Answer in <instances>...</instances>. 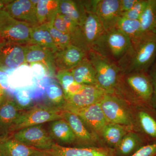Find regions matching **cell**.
Returning a JSON list of instances; mask_svg holds the SVG:
<instances>
[{
    "label": "cell",
    "instance_id": "cell-28",
    "mask_svg": "<svg viewBox=\"0 0 156 156\" xmlns=\"http://www.w3.org/2000/svg\"><path fill=\"white\" fill-rule=\"evenodd\" d=\"M116 27L131 39L132 44L138 41L144 34L139 20H133L121 16Z\"/></svg>",
    "mask_w": 156,
    "mask_h": 156
},
{
    "label": "cell",
    "instance_id": "cell-3",
    "mask_svg": "<svg viewBox=\"0 0 156 156\" xmlns=\"http://www.w3.org/2000/svg\"><path fill=\"white\" fill-rule=\"evenodd\" d=\"M87 57L95 70L98 86L108 93L114 92L121 75L118 65L92 50Z\"/></svg>",
    "mask_w": 156,
    "mask_h": 156
},
{
    "label": "cell",
    "instance_id": "cell-4",
    "mask_svg": "<svg viewBox=\"0 0 156 156\" xmlns=\"http://www.w3.org/2000/svg\"><path fill=\"white\" fill-rule=\"evenodd\" d=\"M63 108L53 106L38 105L21 112L11 128L10 134L18 130L55 120L63 119Z\"/></svg>",
    "mask_w": 156,
    "mask_h": 156
},
{
    "label": "cell",
    "instance_id": "cell-12",
    "mask_svg": "<svg viewBox=\"0 0 156 156\" xmlns=\"http://www.w3.org/2000/svg\"><path fill=\"white\" fill-rule=\"evenodd\" d=\"M77 115L95 136H101L103 128L108 123L100 102L84 108L70 112Z\"/></svg>",
    "mask_w": 156,
    "mask_h": 156
},
{
    "label": "cell",
    "instance_id": "cell-43",
    "mask_svg": "<svg viewBox=\"0 0 156 156\" xmlns=\"http://www.w3.org/2000/svg\"><path fill=\"white\" fill-rule=\"evenodd\" d=\"M6 99V94L5 89L0 84V106L4 103Z\"/></svg>",
    "mask_w": 156,
    "mask_h": 156
},
{
    "label": "cell",
    "instance_id": "cell-26",
    "mask_svg": "<svg viewBox=\"0 0 156 156\" xmlns=\"http://www.w3.org/2000/svg\"><path fill=\"white\" fill-rule=\"evenodd\" d=\"M59 0H39L36 6L39 24L53 21L58 13Z\"/></svg>",
    "mask_w": 156,
    "mask_h": 156
},
{
    "label": "cell",
    "instance_id": "cell-2",
    "mask_svg": "<svg viewBox=\"0 0 156 156\" xmlns=\"http://www.w3.org/2000/svg\"><path fill=\"white\" fill-rule=\"evenodd\" d=\"M131 46V39L115 27L105 32L95 42L91 50L118 64Z\"/></svg>",
    "mask_w": 156,
    "mask_h": 156
},
{
    "label": "cell",
    "instance_id": "cell-38",
    "mask_svg": "<svg viewBox=\"0 0 156 156\" xmlns=\"http://www.w3.org/2000/svg\"><path fill=\"white\" fill-rule=\"evenodd\" d=\"M53 25L57 30L66 34H69L68 30L61 14H57L53 23Z\"/></svg>",
    "mask_w": 156,
    "mask_h": 156
},
{
    "label": "cell",
    "instance_id": "cell-34",
    "mask_svg": "<svg viewBox=\"0 0 156 156\" xmlns=\"http://www.w3.org/2000/svg\"><path fill=\"white\" fill-rule=\"evenodd\" d=\"M56 77L63 89L64 93L66 92L68 87L75 81L70 70H59L56 73Z\"/></svg>",
    "mask_w": 156,
    "mask_h": 156
},
{
    "label": "cell",
    "instance_id": "cell-42",
    "mask_svg": "<svg viewBox=\"0 0 156 156\" xmlns=\"http://www.w3.org/2000/svg\"><path fill=\"white\" fill-rule=\"evenodd\" d=\"M8 76L3 71L0 70V84L4 88L8 87Z\"/></svg>",
    "mask_w": 156,
    "mask_h": 156
},
{
    "label": "cell",
    "instance_id": "cell-20",
    "mask_svg": "<svg viewBox=\"0 0 156 156\" xmlns=\"http://www.w3.org/2000/svg\"><path fill=\"white\" fill-rule=\"evenodd\" d=\"M25 49L26 63L42 62L46 65L50 70L56 68L54 64V53L52 50L34 44L26 45Z\"/></svg>",
    "mask_w": 156,
    "mask_h": 156
},
{
    "label": "cell",
    "instance_id": "cell-39",
    "mask_svg": "<svg viewBox=\"0 0 156 156\" xmlns=\"http://www.w3.org/2000/svg\"><path fill=\"white\" fill-rule=\"evenodd\" d=\"M138 1V0H120V8L121 15L123 13L131 10Z\"/></svg>",
    "mask_w": 156,
    "mask_h": 156
},
{
    "label": "cell",
    "instance_id": "cell-46",
    "mask_svg": "<svg viewBox=\"0 0 156 156\" xmlns=\"http://www.w3.org/2000/svg\"><path fill=\"white\" fill-rule=\"evenodd\" d=\"M0 156H1V153H0Z\"/></svg>",
    "mask_w": 156,
    "mask_h": 156
},
{
    "label": "cell",
    "instance_id": "cell-22",
    "mask_svg": "<svg viewBox=\"0 0 156 156\" xmlns=\"http://www.w3.org/2000/svg\"><path fill=\"white\" fill-rule=\"evenodd\" d=\"M35 150L17 141L12 136L0 137L1 156H30Z\"/></svg>",
    "mask_w": 156,
    "mask_h": 156
},
{
    "label": "cell",
    "instance_id": "cell-30",
    "mask_svg": "<svg viewBox=\"0 0 156 156\" xmlns=\"http://www.w3.org/2000/svg\"><path fill=\"white\" fill-rule=\"evenodd\" d=\"M46 96L52 106L63 108L66 102L63 89L56 83L49 84L46 89Z\"/></svg>",
    "mask_w": 156,
    "mask_h": 156
},
{
    "label": "cell",
    "instance_id": "cell-18",
    "mask_svg": "<svg viewBox=\"0 0 156 156\" xmlns=\"http://www.w3.org/2000/svg\"><path fill=\"white\" fill-rule=\"evenodd\" d=\"M21 112L14 100L6 99L0 106V137L9 136Z\"/></svg>",
    "mask_w": 156,
    "mask_h": 156
},
{
    "label": "cell",
    "instance_id": "cell-1",
    "mask_svg": "<svg viewBox=\"0 0 156 156\" xmlns=\"http://www.w3.org/2000/svg\"><path fill=\"white\" fill-rule=\"evenodd\" d=\"M156 57V33H144L141 37L132 44L131 48L118 65L121 75L145 72Z\"/></svg>",
    "mask_w": 156,
    "mask_h": 156
},
{
    "label": "cell",
    "instance_id": "cell-29",
    "mask_svg": "<svg viewBox=\"0 0 156 156\" xmlns=\"http://www.w3.org/2000/svg\"><path fill=\"white\" fill-rule=\"evenodd\" d=\"M139 21L143 33H156V0H148Z\"/></svg>",
    "mask_w": 156,
    "mask_h": 156
},
{
    "label": "cell",
    "instance_id": "cell-6",
    "mask_svg": "<svg viewBox=\"0 0 156 156\" xmlns=\"http://www.w3.org/2000/svg\"><path fill=\"white\" fill-rule=\"evenodd\" d=\"M31 26L14 19L5 11L0 13V38L21 45L30 44Z\"/></svg>",
    "mask_w": 156,
    "mask_h": 156
},
{
    "label": "cell",
    "instance_id": "cell-16",
    "mask_svg": "<svg viewBox=\"0 0 156 156\" xmlns=\"http://www.w3.org/2000/svg\"><path fill=\"white\" fill-rule=\"evenodd\" d=\"M95 14L105 31L115 28L121 16L120 0H99Z\"/></svg>",
    "mask_w": 156,
    "mask_h": 156
},
{
    "label": "cell",
    "instance_id": "cell-25",
    "mask_svg": "<svg viewBox=\"0 0 156 156\" xmlns=\"http://www.w3.org/2000/svg\"><path fill=\"white\" fill-rule=\"evenodd\" d=\"M131 130V128L127 126L108 123L103 128L101 136L107 144L115 150L124 136Z\"/></svg>",
    "mask_w": 156,
    "mask_h": 156
},
{
    "label": "cell",
    "instance_id": "cell-40",
    "mask_svg": "<svg viewBox=\"0 0 156 156\" xmlns=\"http://www.w3.org/2000/svg\"><path fill=\"white\" fill-rule=\"evenodd\" d=\"M30 66L34 72L37 74L44 75L48 69L46 65L42 62H37L30 63Z\"/></svg>",
    "mask_w": 156,
    "mask_h": 156
},
{
    "label": "cell",
    "instance_id": "cell-9",
    "mask_svg": "<svg viewBox=\"0 0 156 156\" xmlns=\"http://www.w3.org/2000/svg\"><path fill=\"white\" fill-rule=\"evenodd\" d=\"M108 93L105 90L95 85H86L80 92L66 98L63 109L71 112L99 103Z\"/></svg>",
    "mask_w": 156,
    "mask_h": 156
},
{
    "label": "cell",
    "instance_id": "cell-36",
    "mask_svg": "<svg viewBox=\"0 0 156 156\" xmlns=\"http://www.w3.org/2000/svg\"><path fill=\"white\" fill-rule=\"evenodd\" d=\"M156 144L143 146L130 156H156Z\"/></svg>",
    "mask_w": 156,
    "mask_h": 156
},
{
    "label": "cell",
    "instance_id": "cell-10",
    "mask_svg": "<svg viewBox=\"0 0 156 156\" xmlns=\"http://www.w3.org/2000/svg\"><path fill=\"white\" fill-rule=\"evenodd\" d=\"M26 45L0 41V70L16 68L26 63Z\"/></svg>",
    "mask_w": 156,
    "mask_h": 156
},
{
    "label": "cell",
    "instance_id": "cell-44",
    "mask_svg": "<svg viewBox=\"0 0 156 156\" xmlns=\"http://www.w3.org/2000/svg\"><path fill=\"white\" fill-rule=\"evenodd\" d=\"M11 0H0V13L5 10L6 6L11 2Z\"/></svg>",
    "mask_w": 156,
    "mask_h": 156
},
{
    "label": "cell",
    "instance_id": "cell-27",
    "mask_svg": "<svg viewBox=\"0 0 156 156\" xmlns=\"http://www.w3.org/2000/svg\"><path fill=\"white\" fill-rule=\"evenodd\" d=\"M142 145L139 135L130 131L124 136L115 151L117 156H130L143 146Z\"/></svg>",
    "mask_w": 156,
    "mask_h": 156
},
{
    "label": "cell",
    "instance_id": "cell-11",
    "mask_svg": "<svg viewBox=\"0 0 156 156\" xmlns=\"http://www.w3.org/2000/svg\"><path fill=\"white\" fill-rule=\"evenodd\" d=\"M63 119L67 122L76 137V147H98L97 136L94 135L77 115L64 111L62 113Z\"/></svg>",
    "mask_w": 156,
    "mask_h": 156
},
{
    "label": "cell",
    "instance_id": "cell-41",
    "mask_svg": "<svg viewBox=\"0 0 156 156\" xmlns=\"http://www.w3.org/2000/svg\"><path fill=\"white\" fill-rule=\"evenodd\" d=\"M149 76L153 88V94L151 100L156 106V64L151 69Z\"/></svg>",
    "mask_w": 156,
    "mask_h": 156
},
{
    "label": "cell",
    "instance_id": "cell-7",
    "mask_svg": "<svg viewBox=\"0 0 156 156\" xmlns=\"http://www.w3.org/2000/svg\"><path fill=\"white\" fill-rule=\"evenodd\" d=\"M113 93H107L100 102L101 107L108 123L132 128L133 119L127 104Z\"/></svg>",
    "mask_w": 156,
    "mask_h": 156
},
{
    "label": "cell",
    "instance_id": "cell-32",
    "mask_svg": "<svg viewBox=\"0 0 156 156\" xmlns=\"http://www.w3.org/2000/svg\"><path fill=\"white\" fill-rule=\"evenodd\" d=\"M140 124L144 132L151 137L156 138V121L146 112H139L138 115Z\"/></svg>",
    "mask_w": 156,
    "mask_h": 156
},
{
    "label": "cell",
    "instance_id": "cell-37",
    "mask_svg": "<svg viewBox=\"0 0 156 156\" xmlns=\"http://www.w3.org/2000/svg\"><path fill=\"white\" fill-rule=\"evenodd\" d=\"M85 86V85L79 83L76 81L74 82L68 87L66 92L64 93L66 99L70 96L80 92L84 89Z\"/></svg>",
    "mask_w": 156,
    "mask_h": 156
},
{
    "label": "cell",
    "instance_id": "cell-45",
    "mask_svg": "<svg viewBox=\"0 0 156 156\" xmlns=\"http://www.w3.org/2000/svg\"><path fill=\"white\" fill-rule=\"evenodd\" d=\"M30 156H48L45 154L43 151L36 149L33 153L31 154Z\"/></svg>",
    "mask_w": 156,
    "mask_h": 156
},
{
    "label": "cell",
    "instance_id": "cell-5",
    "mask_svg": "<svg viewBox=\"0 0 156 156\" xmlns=\"http://www.w3.org/2000/svg\"><path fill=\"white\" fill-rule=\"evenodd\" d=\"M105 32L103 26L96 14L87 13L83 24L71 35V44L87 53Z\"/></svg>",
    "mask_w": 156,
    "mask_h": 156
},
{
    "label": "cell",
    "instance_id": "cell-19",
    "mask_svg": "<svg viewBox=\"0 0 156 156\" xmlns=\"http://www.w3.org/2000/svg\"><path fill=\"white\" fill-rule=\"evenodd\" d=\"M49 134L56 144L69 145L76 144V137L68 123L63 119L49 122Z\"/></svg>",
    "mask_w": 156,
    "mask_h": 156
},
{
    "label": "cell",
    "instance_id": "cell-13",
    "mask_svg": "<svg viewBox=\"0 0 156 156\" xmlns=\"http://www.w3.org/2000/svg\"><path fill=\"white\" fill-rule=\"evenodd\" d=\"M43 151L48 156H117L115 150L110 147H67L56 144L50 149Z\"/></svg>",
    "mask_w": 156,
    "mask_h": 156
},
{
    "label": "cell",
    "instance_id": "cell-17",
    "mask_svg": "<svg viewBox=\"0 0 156 156\" xmlns=\"http://www.w3.org/2000/svg\"><path fill=\"white\" fill-rule=\"evenodd\" d=\"M87 54L76 46L70 44L64 50L54 53L55 67L58 70H71L87 57Z\"/></svg>",
    "mask_w": 156,
    "mask_h": 156
},
{
    "label": "cell",
    "instance_id": "cell-23",
    "mask_svg": "<svg viewBox=\"0 0 156 156\" xmlns=\"http://www.w3.org/2000/svg\"><path fill=\"white\" fill-rule=\"evenodd\" d=\"M30 44L39 45L52 50L54 53L58 51L49 30L48 23L31 27Z\"/></svg>",
    "mask_w": 156,
    "mask_h": 156
},
{
    "label": "cell",
    "instance_id": "cell-47",
    "mask_svg": "<svg viewBox=\"0 0 156 156\" xmlns=\"http://www.w3.org/2000/svg\"></svg>",
    "mask_w": 156,
    "mask_h": 156
},
{
    "label": "cell",
    "instance_id": "cell-14",
    "mask_svg": "<svg viewBox=\"0 0 156 156\" xmlns=\"http://www.w3.org/2000/svg\"><path fill=\"white\" fill-rule=\"evenodd\" d=\"M38 2L39 0L12 1L6 6L5 10L14 19L34 26L39 24L36 10Z\"/></svg>",
    "mask_w": 156,
    "mask_h": 156
},
{
    "label": "cell",
    "instance_id": "cell-35",
    "mask_svg": "<svg viewBox=\"0 0 156 156\" xmlns=\"http://www.w3.org/2000/svg\"><path fill=\"white\" fill-rule=\"evenodd\" d=\"M16 99L15 102L21 111L27 108L31 103L30 98L24 90H20L16 93Z\"/></svg>",
    "mask_w": 156,
    "mask_h": 156
},
{
    "label": "cell",
    "instance_id": "cell-21",
    "mask_svg": "<svg viewBox=\"0 0 156 156\" xmlns=\"http://www.w3.org/2000/svg\"><path fill=\"white\" fill-rule=\"evenodd\" d=\"M58 14L69 17L81 27L85 22L87 13L82 1L59 0Z\"/></svg>",
    "mask_w": 156,
    "mask_h": 156
},
{
    "label": "cell",
    "instance_id": "cell-15",
    "mask_svg": "<svg viewBox=\"0 0 156 156\" xmlns=\"http://www.w3.org/2000/svg\"><path fill=\"white\" fill-rule=\"evenodd\" d=\"M122 75L127 86L138 98L145 101L151 100L153 88L150 76L143 72Z\"/></svg>",
    "mask_w": 156,
    "mask_h": 156
},
{
    "label": "cell",
    "instance_id": "cell-8",
    "mask_svg": "<svg viewBox=\"0 0 156 156\" xmlns=\"http://www.w3.org/2000/svg\"><path fill=\"white\" fill-rule=\"evenodd\" d=\"M11 136L23 144L39 150H48L56 144L43 125L20 129L14 132Z\"/></svg>",
    "mask_w": 156,
    "mask_h": 156
},
{
    "label": "cell",
    "instance_id": "cell-31",
    "mask_svg": "<svg viewBox=\"0 0 156 156\" xmlns=\"http://www.w3.org/2000/svg\"><path fill=\"white\" fill-rule=\"evenodd\" d=\"M53 21L48 23L49 30L58 50H64L71 44V35L56 29L53 25Z\"/></svg>",
    "mask_w": 156,
    "mask_h": 156
},
{
    "label": "cell",
    "instance_id": "cell-33",
    "mask_svg": "<svg viewBox=\"0 0 156 156\" xmlns=\"http://www.w3.org/2000/svg\"><path fill=\"white\" fill-rule=\"evenodd\" d=\"M148 0H138L135 5L121 16L133 20H139L147 5Z\"/></svg>",
    "mask_w": 156,
    "mask_h": 156
},
{
    "label": "cell",
    "instance_id": "cell-24",
    "mask_svg": "<svg viewBox=\"0 0 156 156\" xmlns=\"http://www.w3.org/2000/svg\"><path fill=\"white\" fill-rule=\"evenodd\" d=\"M70 71L77 83L98 86L95 70L87 57Z\"/></svg>",
    "mask_w": 156,
    "mask_h": 156
}]
</instances>
